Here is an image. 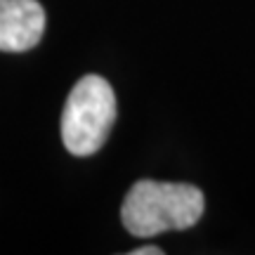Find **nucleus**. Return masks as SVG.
I'll list each match as a JSON object with an SVG mask.
<instances>
[{
	"label": "nucleus",
	"instance_id": "obj_2",
	"mask_svg": "<svg viewBox=\"0 0 255 255\" xmlns=\"http://www.w3.org/2000/svg\"><path fill=\"white\" fill-rule=\"evenodd\" d=\"M116 121V95L102 76H83L66 97L62 142L73 156L97 154Z\"/></svg>",
	"mask_w": 255,
	"mask_h": 255
},
{
	"label": "nucleus",
	"instance_id": "obj_3",
	"mask_svg": "<svg viewBox=\"0 0 255 255\" xmlns=\"http://www.w3.org/2000/svg\"><path fill=\"white\" fill-rule=\"evenodd\" d=\"M45 31V9L38 0H0V52H26Z\"/></svg>",
	"mask_w": 255,
	"mask_h": 255
},
{
	"label": "nucleus",
	"instance_id": "obj_4",
	"mask_svg": "<svg viewBox=\"0 0 255 255\" xmlns=\"http://www.w3.org/2000/svg\"><path fill=\"white\" fill-rule=\"evenodd\" d=\"M132 255H163V248L158 246H142V248H135V251H130Z\"/></svg>",
	"mask_w": 255,
	"mask_h": 255
},
{
	"label": "nucleus",
	"instance_id": "obj_1",
	"mask_svg": "<svg viewBox=\"0 0 255 255\" xmlns=\"http://www.w3.org/2000/svg\"><path fill=\"white\" fill-rule=\"evenodd\" d=\"M206 199L199 187L184 182L139 180L130 187L121 220L132 237L149 239L170 229H189L203 215Z\"/></svg>",
	"mask_w": 255,
	"mask_h": 255
}]
</instances>
